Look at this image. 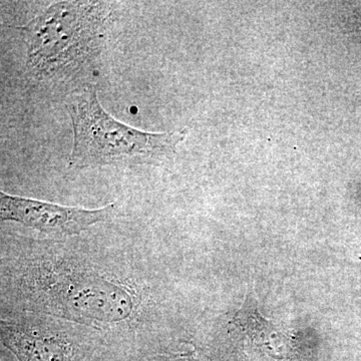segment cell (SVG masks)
<instances>
[{"label":"cell","mask_w":361,"mask_h":361,"mask_svg":"<svg viewBox=\"0 0 361 361\" xmlns=\"http://www.w3.org/2000/svg\"><path fill=\"white\" fill-rule=\"evenodd\" d=\"M73 237L1 240V313L49 315L99 331L111 353H163L158 265L135 245Z\"/></svg>","instance_id":"cell-1"},{"label":"cell","mask_w":361,"mask_h":361,"mask_svg":"<svg viewBox=\"0 0 361 361\" xmlns=\"http://www.w3.org/2000/svg\"><path fill=\"white\" fill-rule=\"evenodd\" d=\"M66 108L73 130L68 167L75 170L171 158L189 133H149L130 127L104 111L94 87L71 94Z\"/></svg>","instance_id":"cell-2"},{"label":"cell","mask_w":361,"mask_h":361,"mask_svg":"<svg viewBox=\"0 0 361 361\" xmlns=\"http://www.w3.org/2000/svg\"><path fill=\"white\" fill-rule=\"evenodd\" d=\"M111 16L108 2H58L21 26L28 63L39 75L70 70L94 56Z\"/></svg>","instance_id":"cell-3"},{"label":"cell","mask_w":361,"mask_h":361,"mask_svg":"<svg viewBox=\"0 0 361 361\" xmlns=\"http://www.w3.org/2000/svg\"><path fill=\"white\" fill-rule=\"evenodd\" d=\"M0 341L18 361H94L109 350L97 330L37 313H1Z\"/></svg>","instance_id":"cell-4"},{"label":"cell","mask_w":361,"mask_h":361,"mask_svg":"<svg viewBox=\"0 0 361 361\" xmlns=\"http://www.w3.org/2000/svg\"><path fill=\"white\" fill-rule=\"evenodd\" d=\"M116 203L99 209L66 207L0 192V219L13 221L37 230L42 237L66 239L77 237L92 226L114 219Z\"/></svg>","instance_id":"cell-5"},{"label":"cell","mask_w":361,"mask_h":361,"mask_svg":"<svg viewBox=\"0 0 361 361\" xmlns=\"http://www.w3.org/2000/svg\"><path fill=\"white\" fill-rule=\"evenodd\" d=\"M140 361H207L196 353H176L164 351L146 356Z\"/></svg>","instance_id":"cell-6"},{"label":"cell","mask_w":361,"mask_h":361,"mask_svg":"<svg viewBox=\"0 0 361 361\" xmlns=\"http://www.w3.org/2000/svg\"><path fill=\"white\" fill-rule=\"evenodd\" d=\"M345 27L350 35L361 40V9H355L345 20Z\"/></svg>","instance_id":"cell-7"},{"label":"cell","mask_w":361,"mask_h":361,"mask_svg":"<svg viewBox=\"0 0 361 361\" xmlns=\"http://www.w3.org/2000/svg\"><path fill=\"white\" fill-rule=\"evenodd\" d=\"M94 361H130L126 360V358L121 357L116 353H111V351H104L101 355L97 356L96 360Z\"/></svg>","instance_id":"cell-8"}]
</instances>
